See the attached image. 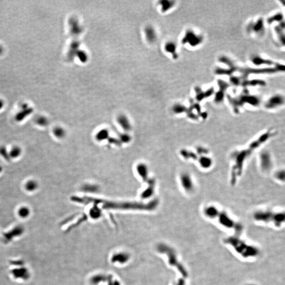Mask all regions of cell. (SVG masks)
Returning a JSON list of instances; mask_svg holds the SVG:
<instances>
[{"label": "cell", "mask_w": 285, "mask_h": 285, "mask_svg": "<svg viewBox=\"0 0 285 285\" xmlns=\"http://www.w3.org/2000/svg\"><path fill=\"white\" fill-rule=\"evenodd\" d=\"M177 285H185V281L183 280L180 279V280H179Z\"/></svg>", "instance_id": "cell-46"}, {"label": "cell", "mask_w": 285, "mask_h": 285, "mask_svg": "<svg viewBox=\"0 0 285 285\" xmlns=\"http://www.w3.org/2000/svg\"><path fill=\"white\" fill-rule=\"evenodd\" d=\"M71 33L75 36H78L82 31V28L75 18H72L69 21Z\"/></svg>", "instance_id": "cell-22"}, {"label": "cell", "mask_w": 285, "mask_h": 285, "mask_svg": "<svg viewBox=\"0 0 285 285\" xmlns=\"http://www.w3.org/2000/svg\"><path fill=\"white\" fill-rule=\"evenodd\" d=\"M250 60L252 64L256 66L267 65V66H275L276 63L273 61L267 59L262 57L258 54H252L250 58Z\"/></svg>", "instance_id": "cell-13"}, {"label": "cell", "mask_w": 285, "mask_h": 285, "mask_svg": "<svg viewBox=\"0 0 285 285\" xmlns=\"http://www.w3.org/2000/svg\"><path fill=\"white\" fill-rule=\"evenodd\" d=\"M76 56L78 57L79 59L82 63H86L87 62L88 59V54L84 50H81L79 49L78 51Z\"/></svg>", "instance_id": "cell-37"}, {"label": "cell", "mask_w": 285, "mask_h": 285, "mask_svg": "<svg viewBox=\"0 0 285 285\" xmlns=\"http://www.w3.org/2000/svg\"><path fill=\"white\" fill-rule=\"evenodd\" d=\"M219 211V209L214 204L207 205L203 210L204 215L210 219H215Z\"/></svg>", "instance_id": "cell-15"}, {"label": "cell", "mask_w": 285, "mask_h": 285, "mask_svg": "<svg viewBox=\"0 0 285 285\" xmlns=\"http://www.w3.org/2000/svg\"><path fill=\"white\" fill-rule=\"evenodd\" d=\"M136 171L143 181H148V171L146 165L144 163L138 164L136 166Z\"/></svg>", "instance_id": "cell-23"}, {"label": "cell", "mask_w": 285, "mask_h": 285, "mask_svg": "<svg viewBox=\"0 0 285 285\" xmlns=\"http://www.w3.org/2000/svg\"><path fill=\"white\" fill-rule=\"evenodd\" d=\"M38 186L37 182L33 179H30L25 184V189L27 191L33 192L38 189Z\"/></svg>", "instance_id": "cell-31"}, {"label": "cell", "mask_w": 285, "mask_h": 285, "mask_svg": "<svg viewBox=\"0 0 285 285\" xmlns=\"http://www.w3.org/2000/svg\"><path fill=\"white\" fill-rule=\"evenodd\" d=\"M218 86L219 87V90L215 93L214 101L216 104H219L222 103L224 99L225 92L229 88V86L223 83L219 84Z\"/></svg>", "instance_id": "cell-16"}, {"label": "cell", "mask_w": 285, "mask_h": 285, "mask_svg": "<svg viewBox=\"0 0 285 285\" xmlns=\"http://www.w3.org/2000/svg\"><path fill=\"white\" fill-rule=\"evenodd\" d=\"M148 188L141 194V197L145 199L153 196L155 187V181L153 179H148Z\"/></svg>", "instance_id": "cell-19"}, {"label": "cell", "mask_w": 285, "mask_h": 285, "mask_svg": "<svg viewBox=\"0 0 285 285\" xmlns=\"http://www.w3.org/2000/svg\"><path fill=\"white\" fill-rule=\"evenodd\" d=\"M120 140L122 142H125V143H128L130 142V136L128 135L127 134H123L120 136Z\"/></svg>", "instance_id": "cell-43"}, {"label": "cell", "mask_w": 285, "mask_h": 285, "mask_svg": "<svg viewBox=\"0 0 285 285\" xmlns=\"http://www.w3.org/2000/svg\"><path fill=\"white\" fill-rule=\"evenodd\" d=\"M187 109H188V107L186 106V105L180 104V103L174 104L173 106L172 107V111L174 114H177V115L184 114V113L186 114Z\"/></svg>", "instance_id": "cell-29"}, {"label": "cell", "mask_w": 285, "mask_h": 285, "mask_svg": "<svg viewBox=\"0 0 285 285\" xmlns=\"http://www.w3.org/2000/svg\"><path fill=\"white\" fill-rule=\"evenodd\" d=\"M228 98L235 113H238L239 112L240 108L245 104L257 107L261 103V99L259 97L253 95H250L249 93L247 92L242 94L237 98H233L230 96H228Z\"/></svg>", "instance_id": "cell-4"}, {"label": "cell", "mask_w": 285, "mask_h": 285, "mask_svg": "<svg viewBox=\"0 0 285 285\" xmlns=\"http://www.w3.org/2000/svg\"><path fill=\"white\" fill-rule=\"evenodd\" d=\"M109 137V132L106 129H103L96 134V139L99 142H101L104 140H108Z\"/></svg>", "instance_id": "cell-32"}, {"label": "cell", "mask_w": 285, "mask_h": 285, "mask_svg": "<svg viewBox=\"0 0 285 285\" xmlns=\"http://www.w3.org/2000/svg\"><path fill=\"white\" fill-rule=\"evenodd\" d=\"M158 249L160 252L165 253L168 255L169 257V262L171 265L177 268L179 271L184 277H187V271H186L183 266L179 262L176 252L173 249L163 244H160V245H158Z\"/></svg>", "instance_id": "cell-6"}, {"label": "cell", "mask_w": 285, "mask_h": 285, "mask_svg": "<svg viewBox=\"0 0 285 285\" xmlns=\"http://www.w3.org/2000/svg\"><path fill=\"white\" fill-rule=\"evenodd\" d=\"M79 42L78 41H75L72 43L70 46V51L68 55L70 59L76 56V54L79 50Z\"/></svg>", "instance_id": "cell-33"}, {"label": "cell", "mask_w": 285, "mask_h": 285, "mask_svg": "<svg viewBox=\"0 0 285 285\" xmlns=\"http://www.w3.org/2000/svg\"><path fill=\"white\" fill-rule=\"evenodd\" d=\"M22 153L21 148L18 146H14L9 151V155L11 158H16L20 157Z\"/></svg>", "instance_id": "cell-34"}, {"label": "cell", "mask_w": 285, "mask_h": 285, "mask_svg": "<svg viewBox=\"0 0 285 285\" xmlns=\"http://www.w3.org/2000/svg\"><path fill=\"white\" fill-rule=\"evenodd\" d=\"M285 104V98L280 94H275L269 97L264 105L266 109L275 110L281 107Z\"/></svg>", "instance_id": "cell-10"}, {"label": "cell", "mask_w": 285, "mask_h": 285, "mask_svg": "<svg viewBox=\"0 0 285 285\" xmlns=\"http://www.w3.org/2000/svg\"><path fill=\"white\" fill-rule=\"evenodd\" d=\"M284 29H285V22L284 21L283 22L279 23L277 26L274 27V31L276 34L277 36L278 39L279 40L280 43L283 44V46L285 44V33H284Z\"/></svg>", "instance_id": "cell-18"}, {"label": "cell", "mask_w": 285, "mask_h": 285, "mask_svg": "<svg viewBox=\"0 0 285 285\" xmlns=\"http://www.w3.org/2000/svg\"><path fill=\"white\" fill-rule=\"evenodd\" d=\"M164 49L166 52L171 54L172 57L174 59H177L179 58V55L177 53V46L175 42L168 41L165 44Z\"/></svg>", "instance_id": "cell-21"}, {"label": "cell", "mask_w": 285, "mask_h": 285, "mask_svg": "<svg viewBox=\"0 0 285 285\" xmlns=\"http://www.w3.org/2000/svg\"><path fill=\"white\" fill-rule=\"evenodd\" d=\"M215 219L217 220L219 223L223 225V227L233 229L236 231H241L242 230V227L239 223L236 222L234 220L231 218L228 214L224 211L220 210L219 214H217Z\"/></svg>", "instance_id": "cell-8"}, {"label": "cell", "mask_w": 285, "mask_h": 285, "mask_svg": "<svg viewBox=\"0 0 285 285\" xmlns=\"http://www.w3.org/2000/svg\"><path fill=\"white\" fill-rule=\"evenodd\" d=\"M109 285H120V283L117 281H113L111 278H108Z\"/></svg>", "instance_id": "cell-45"}, {"label": "cell", "mask_w": 285, "mask_h": 285, "mask_svg": "<svg viewBox=\"0 0 285 285\" xmlns=\"http://www.w3.org/2000/svg\"><path fill=\"white\" fill-rule=\"evenodd\" d=\"M255 221L264 223H273L276 226H280L283 223L285 215L283 212H274L269 210H259L253 214Z\"/></svg>", "instance_id": "cell-2"}, {"label": "cell", "mask_w": 285, "mask_h": 285, "mask_svg": "<svg viewBox=\"0 0 285 285\" xmlns=\"http://www.w3.org/2000/svg\"><path fill=\"white\" fill-rule=\"evenodd\" d=\"M53 133L54 136L58 139L63 138L66 136V131L61 127H56L54 128L53 130Z\"/></svg>", "instance_id": "cell-35"}, {"label": "cell", "mask_w": 285, "mask_h": 285, "mask_svg": "<svg viewBox=\"0 0 285 285\" xmlns=\"http://www.w3.org/2000/svg\"><path fill=\"white\" fill-rule=\"evenodd\" d=\"M2 171H3V168L1 166H0V173L2 172Z\"/></svg>", "instance_id": "cell-48"}, {"label": "cell", "mask_w": 285, "mask_h": 285, "mask_svg": "<svg viewBox=\"0 0 285 285\" xmlns=\"http://www.w3.org/2000/svg\"><path fill=\"white\" fill-rule=\"evenodd\" d=\"M0 155L7 161H9L11 159L9 151H8L6 148L4 146H0Z\"/></svg>", "instance_id": "cell-38"}, {"label": "cell", "mask_w": 285, "mask_h": 285, "mask_svg": "<svg viewBox=\"0 0 285 285\" xmlns=\"http://www.w3.org/2000/svg\"><path fill=\"white\" fill-rule=\"evenodd\" d=\"M109 142L110 143H111L112 144H115L116 145H120V144L121 143V142H120L119 140L114 138H110Z\"/></svg>", "instance_id": "cell-44"}, {"label": "cell", "mask_w": 285, "mask_h": 285, "mask_svg": "<svg viewBox=\"0 0 285 285\" xmlns=\"http://www.w3.org/2000/svg\"><path fill=\"white\" fill-rule=\"evenodd\" d=\"M176 2L174 1L169 0H162L160 1L159 4L161 6L162 12L165 13L173 8L175 6Z\"/></svg>", "instance_id": "cell-25"}, {"label": "cell", "mask_w": 285, "mask_h": 285, "mask_svg": "<svg viewBox=\"0 0 285 285\" xmlns=\"http://www.w3.org/2000/svg\"><path fill=\"white\" fill-rule=\"evenodd\" d=\"M179 183L184 193L187 196L195 193L196 185L191 174L187 171L182 172L179 176Z\"/></svg>", "instance_id": "cell-5"}, {"label": "cell", "mask_w": 285, "mask_h": 285, "mask_svg": "<svg viewBox=\"0 0 285 285\" xmlns=\"http://www.w3.org/2000/svg\"><path fill=\"white\" fill-rule=\"evenodd\" d=\"M259 169L263 174H268L272 171L273 168V156L267 150H262L258 156Z\"/></svg>", "instance_id": "cell-7"}, {"label": "cell", "mask_w": 285, "mask_h": 285, "mask_svg": "<svg viewBox=\"0 0 285 285\" xmlns=\"http://www.w3.org/2000/svg\"><path fill=\"white\" fill-rule=\"evenodd\" d=\"M74 202L79 203L102 204L103 207L107 209L144 210H152L158 206V201L154 200L150 203L143 204L137 202H114L104 200L97 199L92 197L75 196Z\"/></svg>", "instance_id": "cell-1"}, {"label": "cell", "mask_w": 285, "mask_h": 285, "mask_svg": "<svg viewBox=\"0 0 285 285\" xmlns=\"http://www.w3.org/2000/svg\"><path fill=\"white\" fill-rule=\"evenodd\" d=\"M283 17V14L281 12H278L277 13L268 18L267 19V23L268 24H271L273 22H278L279 23L284 21Z\"/></svg>", "instance_id": "cell-28"}, {"label": "cell", "mask_w": 285, "mask_h": 285, "mask_svg": "<svg viewBox=\"0 0 285 285\" xmlns=\"http://www.w3.org/2000/svg\"><path fill=\"white\" fill-rule=\"evenodd\" d=\"M144 32L146 39L150 43H154L157 40V34L153 27L148 26L146 27Z\"/></svg>", "instance_id": "cell-20"}, {"label": "cell", "mask_w": 285, "mask_h": 285, "mask_svg": "<svg viewBox=\"0 0 285 285\" xmlns=\"http://www.w3.org/2000/svg\"><path fill=\"white\" fill-rule=\"evenodd\" d=\"M241 86L243 87H248V86H265L266 85V82L264 80L261 79H252V80H248L245 79V80H242L241 84Z\"/></svg>", "instance_id": "cell-24"}, {"label": "cell", "mask_w": 285, "mask_h": 285, "mask_svg": "<svg viewBox=\"0 0 285 285\" xmlns=\"http://www.w3.org/2000/svg\"><path fill=\"white\" fill-rule=\"evenodd\" d=\"M194 91L196 92V99L197 102H201L205 98H209L210 96H212L214 93L213 87L209 88V89L204 92L199 87H196L194 88Z\"/></svg>", "instance_id": "cell-14"}, {"label": "cell", "mask_w": 285, "mask_h": 285, "mask_svg": "<svg viewBox=\"0 0 285 285\" xmlns=\"http://www.w3.org/2000/svg\"><path fill=\"white\" fill-rule=\"evenodd\" d=\"M3 103L1 100H0V109L3 107Z\"/></svg>", "instance_id": "cell-47"}, {"label": "cell", "mask_w": 285, "mask_h": 285, "mask_svg": "<svg viewBox=\"0 0 285 285\" xmlns=\"http://www.w3.org/2000/svg\"><path fill=\"white\" fill-rule=\"evenodd\" d=\"M2 51H3V50H2V48L0 47V54H2Z\"/></svg>", "instance_id": "cell-49"}, {"label": "cell", "mask_w": 285, "mask_h": 285, "mask_svg": "<svg viewBox=\"0 0 285 285\" xmlns=\"http://www.w3.org/2000/svg\"><path fill=\"white\" fill-rule=\"evenodd\" d=\"M196 163L201 169L208 170L210 169L214 165V161L213 158L210 155H198V158Z\"/></svg>", "instance_id": "cell-12"}, {"label": "cell", "mask_w": 285, "mask_h": 285, "mask_svg": "<svg viewBox=\"0 0 285 285\" xmlns=\"http://www.w3.org/2000/svg\"><path fill=\"white\" fill-rule=\"evenodd\" d=\"M118 124L126 132L130 131L132 129V125L130 120L127 116L124 115H120L117 118Z\"/></svg>", "instance_id": "cell-17"}, {"label": "cell", "mask_w": 285, "mask_h": 285, "mask_svg": "<svg viewBox=\"0 0 285 285\" xmlns=\"http://www.w3.org/2000/svg\"><path fill=\"white\" fill-rule=\"evenodd\" d=\"M129 255L127 253L121 252L117 254H115L112 258V261L113 262H120L125 263L129 259Z\"/></svg>", "instance_id": "cell-27"}, {"label": "cell", "mask_w": 285, "mask_h": 285, "mask_svg": "<svg viewBox=\"0 0 285 285\" xmlns=\"http://www.w3.org/2000/svg\"><path fill=\"white\" fill-rule=\"evenodd\" d=\"M33 112V109L28 107L26 108L22 109L21 112H19L16 116V120L17 122H21L25 119V118L30 115Z\"/></svg>", "instance_id": "cell-26"}, {"label": "cell", "mask_w": 285, "mask_h": 285, "mask_svg": "<svg viewBox=\"0 0 285 285\" xmlns=\"http://www.w3.org/2000/svg\"><path fill=\"white\" fill-rule=\"evenodd\" d=\"M246 30L248 33L253 32L258 36H263L265 31L263 19L259 18L255 22H250L247 26Z\"/></svg>", "instance_id": "cell-11"}, {"label": "cell", "mask_w": 285, "mask_h": 285, "mask_svg": "<svg viewBox=\"0 0 285 285\" xmlns=\"http://www.w3.org/2000/svg\"><path fill=\"white\" fill-rule=\"evenodd\" d=\"M102 212L97 207H94L90 211V215L93 219H97L101 216Z\"/></svg>", "instance_id": "cell-39"}, {"label": "cell", "mask_w": 285, "mask_h": 285, "mask_svg": "<svg viewBox=\"0 0 285 285\" xmlns=\"http://www.w3.org/2000/svg\"><path fill=\"white\" fill-rule=\"evenodd\" d=\"M203 41V36L197 34L192 29H187L182 39L181 43L184 45L188 44L191 47H196L201 45Z\"/></svg>", "instance_id": "cell-9"}, {"label": "cell", "mask_w": 285, "mask_h": 285, "mask_svg": "<svg viewBox=\"0 0 285 285\" xmlns=\"http://www.w3.org/2000/svg\"><path fill=\"white\" fill-rule=\"evenodd\" d=\"M285 177V169H277L273 173V178L276 181L280 183H284Z\"/></svg>", "instance_id": "cell-30"}, {"label": "cell", "mask_w": 285, "mask_h": 285, "mask_svg": "<svg viewBox=\"0 0 285 285\" xmlns=\"http://www.w3.org/2000/svg\"><path fill=\"white\" fill-rule=\"evenodd\" d=\"M30 214V210L29 207H22L18 210V215L22 218L28 217Z\"/></svg>", "instance_id": "cell-36"}, {"label": "cell", "mask_w": 285, "mask_h": 285, "mask_svg": "<svg viewBox=\"0 0 285 285\" xmlns=\"http://www.w3.org/2000/svg\"><path fill=\"white\" fill-rule=\"evenodd\" d=\"M226 243L231 245L232 247L243 257H255L258 255V250L256 248L249 245L237 238L230 237L225 240Z\"/></svg>", "instance_id": "cell-3"}, {"label": "cell", "mask_w": 285, "mask_h": 285, "mask_svg": "<svg viewBox=\"0 0 285 285\" xmlns=\"http://www.w3.org/2000/svg\"><path fill=\"white\" fill-rule=\"evenodd\" d=\"M36 123L40 126H46L48 124V120L43 116H40L36 120Z\"/></svg>", "instance_id": "cell-42"}, {"label": "cell", "mask_w": 285, "mask_h": 285, "mask_svg": "<svg viewBox=\"0 0 285 285\" xmlns=\"http://www.w3.org/2000/svg\"><path fill=\"white\" fill-rule=\"evenodd\" d=\"M230 82L233 86H239L241 85L242 78L241 79L239 77L232 75L230 76Z\"/></svg>", "instance_id": "cell-41"}, {"label": "cell", "mask_w": 285, "mask_h": 285, "mask_svg": "<svg viewBox=\"0 0 285 285\" xmlns=\"http://www.w3.org/2000/svg\"><path fill=\"white\" fill-rule=\"evenodd\" d=\"M82 191L88 192H96L98 190V186L95 185L86 184L82 188Z\"/></svg>", "instance_id": "cell-40"}]
</instances>
